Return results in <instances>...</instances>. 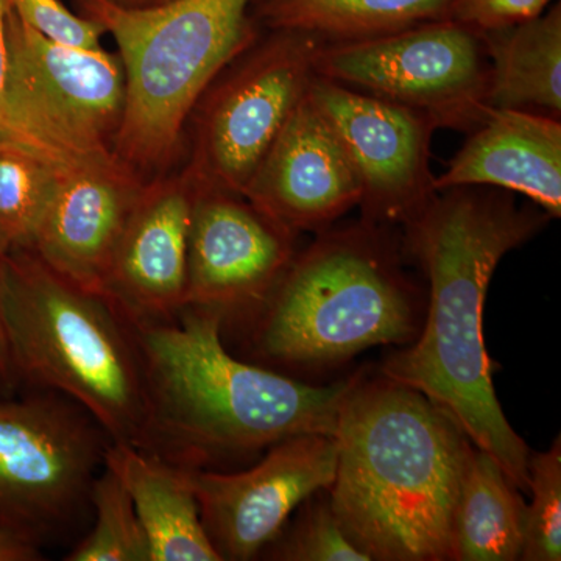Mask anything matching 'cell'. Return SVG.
<instances>
[{
	"label": "cell",
	"mask_w": 561,
	"mask_h": 561,
	"mask_svg": "<svg viewBox=\"0 0 561 561\" xmlns=\"http://www.w3.org/2000/svg\"><path fill=\"white\" fill-rule=\"evenodd\" d=\"M538 206L519 208L512 192L453 187L405 221L404 250L430 280V306L415 341L394 351L382 376L426 394L476 448L490 454L518 490H529L530 451L505 419L483 342V308L505 254L545 225Z\"/></svg>",
	"instance_id": "cell-1"
},
{
	"label": "cell",
	"mask_w": 561,
	"mask_h": 561,
	"mask_svg": "<svg viewBox=\"0 0 561 561\" xmlns=\"http://www.w3.org/2000/svg\"><path fill=\"white\" fill-rule=\"evenodd\" d=\"M142 364L146 420L138 448L210 470L301 434L334 435L353 379L311 386L231 356L206 309L131 324Z\"/></svg>",
	"instance_id": "cell-2"
},
{
	"label": "cell",
	"mask_w": 561,
	"mask_h": 561,
	"mask_svg": "<svg viewBox=\"0 0 561 561\" xmlns=\"http://www.w3.org/2000/svg\"><path fill=\"white\" fill-rule=\"evenodd\" d=\"M334 437L337 468L327 493L348 540L370 561L451 560L472 448L451 413L386 376H356Z\"/></svg>",
	"instance_id": "cell-3"
},
{
	"label": "cell",
	"mask_w": 561,
	"mask_h": 561,
	"mask_svg": "<svg viewBox=\"0 0 561 561\" xmlns=\"http://www.w3.org/2000/svg\"><path fill=\"white\" fill-rule=\"evenodd\" d=\"M382 227L324 230L297 254L250 321L251 348L273 367L316 370L379 345H409L419 298Z\"/></svg>",
	"instance_id": "cell-4"
},
{
	"label": "cell",
	"mask_w": 561,
	"mask_h": 561,
	"mask_svg": "<svg viewBox=\"0 0 561 561\" xmlns=\"http://www.w3.org/2000/svg\"><path fill=\"white\" fill-rule=\"evenodd\" d=\"M253 0H169L131 9L80 0L117 44L125 70L124 117L113 153L139 179L171 172L192 111L210 83L257 41Z\"/></svg>",
	"instance_id": "cell-5"
},
{
	"label": "cell",
	"mask_w": 561,
	"mask_h": 561,
	"mask_svg": "<svg viewBox=\"0 0 561 561\" xmlns=\"http://www.w3.org/2000/svg\"><path fill=\"white\" fill-rule=\"evenodd\" d=\"M3 327L16 378L65 394L111 442L138 445L142 364L130 321L103 295L62 278L31 250L3 254Z\"/></svg>",
	"instance_id": "cell-6"
},
{
	"label": "cell",
	"mask_w": 561,
	"mask_h": 561,
	"mask_svg": "<svg viewBox=\"0 0 561 561\" xmlns=\"http://www.w3.org/2000/svg\"><path fill=\"white\" fill-rule=\"evenodd\" d=\"M9 138L57 169L114 164L125 111L119 54L46 38L10 10Z\"/></svg>",
	"instance_id": "cell-7"
},
{
	"label": "cell",
	"mask_w": 561,
	"mask_h": 561,
	"mask_svg": "<svg viewBox=\"0 0 561 561\" xmlns=\"http://www.w3.org/2000/svg\"><path fill=\"white\" fill-rule=\"evenodd\" d=\"M111 438L65 394L0 398V530L41 549L91 508Z\"/></svg>",
	"instance_id": "cell-8"
},
{
	"label": "cell",
	"mask_w": 561,
	"mask_h": 561,
	"mask_svg": "<svg viewBox=\"0 0 561 561\" xmlns=\"http://www.w3.org/2000/svg\"><path fill=\"white\" fill-rule=\"evenodd\" d=\"M323 41L278 31L254 43L210 83L192 111L186 171L195 186L243 195L316 77Z\"/></svg>",
	"instance_id": "cell-9"
},
{
	"label": "cell",
	"mask_w": 561,
	"mask_h": 561,
	"mask_svg": "<svg viewBox=\"0 0 561 561\" xmlns=\"http://www.w3.org/2000/svg\"><path fill=\"white\" fill-rule=\"evenodd\" d=\"M316 76L419 111L437 128L474 130L486 116L490 65L481 33L438 20L323 44Z\"/></svg>",
	"instance_id": "cell-10"
},
{
	"label": "cell",
	"mask_w": 561,
	"mask_h": 561,
	"mask_svg": "<svg viewBox=\"0 0 561 561\" xmlns=\"http://www.w3.org/2000/svg\"><path fill=\"white\" fill-rule=\"evenodd\" d=\"M335 468L334 435L301 434L271 446L249 470H191L203 526L221 561L260 557L302 502L330 489Z\"/></svg>",
	"instance_id": "cell-11"
},
{
	"label": "cell",
	"mask_w": 561,
	"mask_h": 561,
	"mask_svg": "<svg viewBox=\"0 0 561 561\" xmlns=\"http://www.w3.org/2000/svg\"><path fill=\"white\" fill-rule=\"evenodd\" d=\"M309 95L359 175L362 220L404 225L437 194L430 165L437 127L430 117L319 76Z\"/></svg>",
	"instance_id": "cell-12"
},
{
	"label": "cell",
	"mask_w": 561,
	"mask_h": 561,
	"mask_svg": "<svg viewBox=\"0 0 561 561\" xmlns=\"http://www.w3.org/2000/svg\"><path fill=\"white\" fill-rule=\"evenodd\" d=\"M295 239L242 195L197 187L186 306L250 323L297 256Z\"/></svg>",
	"instance_id": "cell-13"
},
{
	"label": "cell",
	"mask_w": 561,
	"mask_h": 561,
	"mask_svg": "<svg viewBox=\"0 0 561 561\" xmlns=\"http://www.w3.org/2000/svg\"><path fill=\"white\" fill-rule=\"evenodd\" d=\"M197 186L186 171L147 180L111 261L105 297L131 324L175 319L186 306Z\"/></svg>",
	"instance_id": "cell-14"
},
{
	"label": "cell",
	"mask_w": 561,
	"mask_h": 561,
	"mask_svg": "<svg viewBox=\"0 0 561 561\" xmlns=\"http://www.w3.org/2000/svg\"><path fill=\"white\" fill-rule=\"evenodd\" d=\"M341 138L311 95L298 103L242 197L294 234L324 231L362 202Z\"/></svg>",
	"instance_id": "cell-15"
},
{
	"label": "cell",
	"mask_w": 561,
	"mask_h": 561,
	"mask_svg": "<svg viewBox=\"0 0 561 561\" xmlns=\"http://www.w3.org/2000/svg\"><path fill=\"white\" fill-rule=\"evenodd\" d=\"M146 181L121 162L61 171L27 250L62 278L105 297L114 251Z\"/></svg>",
	"instance_id": "cell-16"
},
{
	"label": "cell",
	"mask_w": 561,
	"mask_h": 561,
	"mask_svg": "<svg viewBox=\"0 0 561 561\" xmlns=\"http://www.w3.org/2000/svg\"><path fill=\"white\" fill-rule=\"evenodd\" d=\"M478 186L522 194L561 217V125L546 114L489 108L470 139L434 180L435 192Z\"/></svg>",
	"instance_id": "cell-17"
},
{
	"label": "cell",
	"mask_w": 561,
	"mask_h": 561,
	"mask_svg": "<svg viewBox=\"0 0 561 561\" xmlns=\"http://www.w3.org/2000/svg\"><path fill=\"white\" fill-rule=\"evenodd\" d=\"M105 467L130 494L150 561H221L203 526L190 468L116 442L106 448Z\"/></svg>",
	"instance_id": "cell-18"
},
{
	"label": "cell",
	"mask_w": 561,
	"mask_h": 561,
	"mask_svg": "<svg viewBox=\"0 0 561 561\" xmlns=\"http://www.w3.org/2000/svg\"><path fill=\"white\" fill-rule=\"evenodd\" d=\"M490 65L489 108L561 113V10L482 32Z\"/></svg>",
	"instance_id": "cell-19"
},
{
	"label": "cell",
	"mask_w": 561,
	"mask_h": 561,
	"mask_svg": "<svg viewBox=\"0 0 561 561\" xmlns=\"http://www.w3.org/2000/svg\"><path fill=\"white\" fill-rule=\"evenodd\" d=\"M524 522L526 504L518 486L490 454L472 446L454 512L451 560L522 559Z\"/></svg>",
	"instance_id": "cell-20"
},
{
	"label": "cell",
	"mask_w": 561,
	"mask_h": 561,
	"mask_svg": "<svg viewBox=\"0 0 561 561\" xmlns=\"http://www.w3.org/2000/svg\"><path fill=\"white\" fill-rule=\"evenodd\" d=\"M453 0H261L262 21L273 31L353 41L446 20Z\"/></svg>",
	"instance_id": "cell-21"
},
{
	"label": "cell",
	"mask_w": 561,
	"mask_h": 561,
	"mask_svg": "<svg viewBox=\"0 0 561 561\" xmlns=\"http://www.w3.org/2000/svg\"><path fill=\"white\" fill-rule=\"evenodd\" d=\"M61 171L18 144L0 142V249L5 253L31 247Z\"/></svg>",
	"instance_id": "cell-22"
},
{
	"label": "cell",
	"mask_w": 561,
	"mask_h": 561,
	"mask_svg": "<svg viewBox=\"0 0 561 561\" xmlns=\"http://www.w3.org/2000/svg\"><path fill=\"white\" fill-rule=\"evenodd\" d=\"M94 524L68 561H150L149 540L128 491L103 465L91 491Z\"/></svg>",
	"instance_id": "cell-23"
},
{
	"label": "cell",
	"mask_w": 561,
	"mask_h": 561,
	"mask_svg": "<svg viewBox=\"0 0 561 561\" xmlns=\"http://www.w3.org/2000/svg\"><path fill=\"white\" fill-rule=\"evenodd\" d=\"M321 493V491H320ZM313 494L302 502L297 518L287 523L262 551L278 561H370L346 537L328 496Z\"/></svg>",
	"instance_id": "cell-24"
},
{
	"label": "cell",
	"mask_w": 561,
	"mask_h": 561,
	"mask_svg": "<svg viewBox=\"0 0 561 561\" xmlns=\"http://www.w3.org/2000/svg\"><path fill=\"white\" fill-rule=\"evenodd\" d=\"M529 490L524 522V561L561 560V440L529 459Z\"/></svg>",
	"instance_id": "cell-25"
},
{
	"label": "cell",
	"mask_w": 561,
	"mask_h": 561,
	"mask_svg": "<svg viewBox=\"0 0 561 561\" xmlns=\"http://www.w3.org/2000/svg\"><path fill=\"white\" fill-rule=\"evenodd\" d=\"M11 10L33 31L69 46L98 49L106 33L91 18L72 13L60 0H10Z\"/></svg>",
	"instance_id": "cell-26"
},
{
	"label": "cell",
	"mask_w": 561,
	"mask_h": 561,
	"mask_svg": "<svg viewBox=\"0 0 561 561\" xmlns=\"http://www.w3.org/2000/svg\"><path fill=\"white\" fill-rule=\"evenodd\" d=\"M552 0H453L448 18L482 33L540 16Z\"/></svg>",
	"instance_id": "cell-27"
},
{
	"label": "cell",
	"mask_w": 561,
	"mask_h": 561,
	"mask_svg": "<svg viewBox=\"0 0 561 561\" xmlns=\"http://www.w3.org/2000/svg\"><path fill=\"white\" fill-rule=\"evenodd\" d=\"M10 0H0V142H10L9 138V77H10V47H9V14Z\"/></svg>",
	"instance_id": "cell-28"
},
{
	"label": "cell",
	"mask_w": 561,
	"mask_h": 561,
	"mask_svg": "<svg viewBox=\"0 0 561 561\" xmlns=\"http://www.w3.org/2000/svg\"><path fill=\"white\" fill-rule=\"evenodd\" d=\"M3 254L0 249V393H7L13 389L16 381L13 362H11L9 342H7L5 327H3L2 287H3Z\"/></svg>",
	"instance_id": "cell-29"
},
{
	"label": "cell",
	"mask_w": 561,
	"mask_h": 561,
	"mask_svg": "<svg viewBox=\"0 0 561 561\" xmlns=\"http://www.w3.org/2000/svg\"><path fill=\"white\" fill-rule=\"evenodd\" d=\"M43 559L41 549L16 535L0 530V561H36Z\"/></svg>",
	"instance_id": "cell-30"
},
{
	"label": "cell",
	"mask_w": 561,
	"mask_h": 561,
	"mask_svg": "<svg viewBox=\"0 0 561 561\" xmlns=\"http://www.w3.org/2000/svg\"><path fill=\"white\" fill-rule=\"evenodd\" d=\"M119 5L131 7V9H146V7L161 5L169 0H114Z\"/></svg>",
	"instance_id": "cell-31"
}]
</instances>
